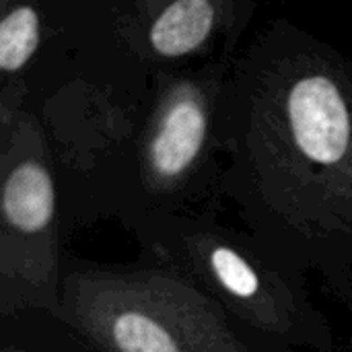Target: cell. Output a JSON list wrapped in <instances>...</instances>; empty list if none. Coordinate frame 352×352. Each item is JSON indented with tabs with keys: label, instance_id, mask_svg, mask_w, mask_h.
Listing matches in <instances>:
<instances>
[{
	"label": "cell",
	"instance_id": "3",
	"mask_svg": "<svg viewBox=\"0 0 352 352\" xmlns=\"http://www.w3.org/2000/svg\"><path fill=\"white\" fill-rule=\"evenodd\" d=\"M206 136V111L194 93L184 91L169 101L148 146L151 169L161 179L182 175L200 155Z\"/></svg>",
	"mask_w": 352,
	"mask_h": 352
},
{
	"label": "cell",
	"instance_id": "4",
	"mask_svg": "<svg viewBox=\"0 0 352 352\" xmlns=\"http://www.w3.org/2000/svg\"><path fill=\"white\" fill-rule=\"evenodd\" d=\"M2 212L6 223L23 233L45 229L54 214L52 177L35 161L14 167L2 190Z\"/></svg>",
	"mask_w": 352,
	"mask_h": 352
},
{
	"label": "cell",
	"instance_id": "5",
	"mask_svg": "<svg viewBox=\"0 0 352 352\" xmlns=\"http://www.w3.org/2000/svg\"><path fill=\"white\" fill-rule=\"evenodd\" d=\"M214 16V4L208 0H177L155 21L151 43L167 58L190 54L210 35Z\"/></svg>",
	"mask_w": 352,
	"mask_h": 352
},
{
	"label": "cell",
	"instance_id": "1",
	"mask_svg": "<svg viewBox=\"0 0 352 352\" xmlns=\"http://www.w3.org/2000/svg\"><path fill=\"white\" fill-rule=\"evenodd\" d=\"M299 151L318 165H340L352 144V120L338 85L324 74L299 78L287 103Z\"/></svg>",
	"mask_w": 352,
	"mask_h": 352
},
{
	"label": "cell",
	"instance_id": "8",
	"mask_svg": "<svg viewBox=\"0 0 352 352\" xmlns=\"http://www.w3.org/2000/svg\"><path fill=\"white\" fill-rule=\"evenodd\" d=\"M8 352H10V351H8Z\"/></svg>",
	"mask_w": 352,
	"mask_h": 352
},
{
	"label": "cell",
	"instance_id": "7",
	"mask_svg": "<svg viewBox=\"0 0 352 352\" xmlns=\"http://www.w3.org/2000/svg\"><path fill=\"white\" fill-rule=\"evenodd\" d=\"M210 266L219 278V283L237 297H254L260 289V280L252 266L233 250L217 248L210 254Z\"/></svg>",
	"mask_w": 352,
	"mask_h": 352
},
{
	"label": "cell",
	"instance_id": "2",
	"mask_svg": "<svg viewBox=\"0 0 352 352\" xmlns=\"http://www.w3.org/2000/svg\"><path fill=\"white\" fill-rule=\"evenodd\" d=\"M101 305L99 328L116 352H198V334L186 332L182 320L159 311L138 293Z\"/></svg>",
	"mask_w": 352,
	"mask_h": 352
},
{
	"label": "cell",
	"instance_id": "6",
	"mask_svg": "<svg viewBox=\"0 0 352 352\" xmlns=\"http://www.w3.org/2000/svg\"><path fill=\"white\" fill-rule=\"evenodd\" d=\"M39 41V19L31 6H19L0 23V68L14 72L35 54Z\"/></svg>",
	"mask_w": 352,
	"mask_h": 352
}]
</instances>
